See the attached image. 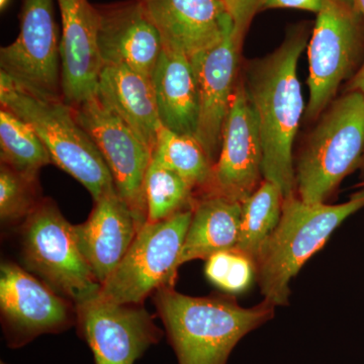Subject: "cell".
Listing matches in <instances>:
<instances>
[{
  "mask_svg": "<svg viewBox=\"0 0 364 364\" xmlns=\"http://www.w3.org/2000/svg\"><path fill=\"white\" fill-rule=\"evenodd\" d=\"M241 47L233 31L220 44L191 58L200 102L196 138L214 164L221 149L225 121L240 79Z\"/></svg>",
  "mask_w": 364,
  "mask_h": 364,
  "instance_id": "14",
  "label": "cell"
},
{
  "mask_svg": "<svg viewBox=\"0 0 364 364\" xmlns=\"http://www.w3.org/2000/svg\"><path fill=\"white\" fill-rule=\"evenodd\" d=\"M154 301L178 364H228L236 345L277 308L267 299L244 308L231 296L196 298L174 287L158 289Z\"/></svg>",
  "mask_w": 364,
  "mask_h": 364,
  "instance_id": "2",
  "label": "cell"
},
{
  "mask_svg": "<svg viewBox=\"0 0 364 364\" xmlns=\"http://www.w3.org/2000/svg\"><path fill=\"white\" fill-rule=\"evenodd\" d=\"M347 91H358L364 97V59L358 70L355 72L346 87Z\"/></svg>",
  "mask_w": 364,
  "mask_h": 364,
  "instance_id": "30",
  "label": "cell"
},
{
  "mask_svg": "<svg viewBox=\"0 0 364 364\" xmlns=\"http://www.w3.org/2000/svg\"><path fill=\"white\" fill-rule=\"evenodd\" d=\"M306 47V28H294L272 54L249 62L243 78L259 124L263 179L279 186L284 198L296 195L293 149L306 109L298 64Z\"/></svg>",
  "mask_w": 364,
  "mask_h": 364,
  "instance_id": "1",
  "label": "cell"
},
{
  "mask_svg": "<svg viewBox=\"0 0 364 364\" xmlns=\"http://www.w3.org/2000/svg\"><path fill=\"white\" fill-rule=\"evenodd\" d=\"M363 154L364 97L346 90L318 117L294 158L296 195L306 203H325L360 168Z\"/></svg>",
  "mask_w": 364,
  "mask_h": 364,
  "instance_id": "5",
  "label": "cell"
},
{
  "mask_svg": "<svg viewBox=\"0 0 364 364\" xmlns=\"http://www.w3.org/2000/svg\"><path fill=\"white\" fill-rule=\"evenodd\" d=\"M326 0H267L263 9H294L318 14L324 9Z\"/></svg>",
  "mask_w": 364,
  "mask_h": 364,
  "instance_id": "29",
  "label": "cell"
},
{
  "mask_svg": "<svg viewBox=\"0 0 364 364\" xmlns=\"http://www.w3.org/2000/svg\"><path fill=\"white\" fill-rule=\"evenodd\" d=\"M0 104L32 127L53 164L80 182L93 202L116 191L102 153L63 98L33 95L0 72Z\"/></svg>",
  "mask_w": 364,
  "mask_h": 364,
  "instance_id": "4",
  "label": "cell"
},
{
  "mask_svg": "<svg viewBox=\"0 0 364 364\" xmlns=\"http://www.w3.org/2000/svg\"><path fill=\"white\" fill-rule=\"evenodd\" d=\"M72 107L78 123L102 153L117 195L130 207L142 228L147 222L144 183L152 151L97 92Z\"/></svg>",
  "mask_w": 364,
  "mask_h": 364,
  "instance_id": "9",
  "label": "cell"
},
{
  "mask_svg": "<svg viewBox=\"0 0 364 364\" xmlns=\"http://www.w3.org/2000/svg\"><path fill=\"white\" fill-rule=\"evenodd\" d=\"M21 243L26 269L60 296L77 304L100 293L102 286L81 252L74 225L53 200L43 198L26 218Z\"/></svg>",
  "mask_w": 364,
  "mask_h": 364,
  "instance_id": "6",
  "label": "cell"
},
{
  "mask_svg": "<svg viewBox=\"0 0 364 364\" xmlns=\"http://www.w3.org/2000/svg\"><path fill=\"white\" fill-rule=\"evenodd\" d=\"M1 364H4V363H1ZM4 364H6V363H4Z\"/></svg>",
  "mask_w": 364,
  "mask_h": 364,
  "instance_id": "35",
  "label": "cell"
},
{
  "mask_svg": "<svg viewBox=\"0 0 364 364\" xmlns=\"http://www.w3.org/2000/svg\"><path fill=\"white\" fill-rule=\"evenodd\" d=\"M191 217L193 210H188L163 221L146 223L98 296L117 304L142 305L153 291L174 287Z\"/></svg>",
  "mask_w": 364,
  "mask_h": 364,
  "instance_id": "8",
  "label": "cell"
},
{
  "mask_svg": "<svg viewBox=\"0 0 364 364\" xmlns=\"http://www.w3.org/2000/svg\"><path fill=\"white\" fill-rule=\"evenodd\" d=\"M42 200L38 177L26 176L1 163L0 217L2 222L26 220Z\"/></svg>",
  "mask_w": 364,
  "mask_h": 364,
  "instance_id": "26",
  "label": "cell"
},
{
  "mask_svg": "<svg viewBox=\"0 0 364 364\" xmlns=\"http://www.w3.org/2000/svg\"><path fill=\"white\" fill-rule=\"evenodd\" d=\"M205 272L212 284L234 294L248 289L255 275V267L253 261L243 254L229 250L208 257Z\"/></svg>",
  "mask_w": 364,
  "mask_h": 364,
  "instance_id": "27",
  "label": "cell"
},
{
  "mask_svg": "<svg viewBox=\"0 0 364 364\" xmlns=\"http://www.w3.org/2000/svg\"><path fill=\"white\" fill-rule=\"evenodd\" d=\"M61 13V90L77 107L95 95L104 63L98 49L100 13L88 0H56Z\"/></svg>",
  "mask_w": 364,
  "mask_h": 364,
  "instance_id": "15",
  "label": "cell"
},
{
  "mask_svg": "<svg viewBox=\"0 0 364 364\" xmlns=\"http://www.w3.org/2000/svg\"><path fill=\"white\" fill-rule=\"evenodd\" d=\"M262 164L259 124L240 78L223 128L221 149L213 167L212 181L198 196H224L242 203L262 182Z\"/></svg>",
  "mask_w": 364,
  "mask_h": 364,
  "instance_id": "12",
  "label": "cell"
},
{
  "mask_svg": "<svg viewBox=\"0 0 364 364\" xmlns=\"http://www.w3.org/2000/svg\"><path fill=\"white\" fill-rule=\"evenodd\" d=\"M75 315L95 364H135L163 337L142 305L105 301L98 294L75 304Z\"/></svg>",
  "mask_w": 364,
  "mask_h": 364,
  "instance_id": "11",
  "label": "cell"
},
{
  "mask_svg": "<svg viewBox=\"0 0 364 364\" xmlns=\"http://www.w3.org/2000/svg\"><path fill=\"white\" fill-rule=\"evenodd\" d=\"M354 4L364 18V0H354Z\"/></svg>",
  "mask_w": 364,
  "mask_h": 364,
  "instance_id": "31",
  "label": "cell"
},
{
  "mask_svg": "<svg viewBox=\"0 0 364 364\" xmlns=\"http://www.w3.org/2000/svg\"><path fill=\"white\" fill-rule=\"evenodd\" d=\"M161 36L163 47L188 55L202 54L220 44L234 25L223 0H143Z\"/></svg>",
  "mask_w": 364,
  "mask_h": 364,
  "instance_id": "17",
  "label": "cell"
},
{
  "mask_svg": "<svg viewBox=\"0 0 364 364\" xmlns=\"http://www.w3.org/2000/svg\"><path fill=\"white\" fill-rule=\"evenodd\" d=\"M140 229L117 191L95 200L88 219L74 226L81 252L100 286L123 260Z\"/></svg>",
  "mask_w": 364,
  "mask_h": 364,
  "instance_id": "18",
  "label": "cell"
},
{
  "mask_svg": "<svg viewBox=\"0 0 364 364\" xmlns=\"http://www.w3.org/2000/svg\"><path fill=\"white\" fill-rule=\"evenodd\" d=\"M363 208L364 186L339 205L306 203L296 195L286 196L279 225L254 261L264 299L275 306L289 305L291 279L333 232Z\"/></svg>",
  "mask_w": 364,
  "mask_h": 364,
  "instance_id": "3",
  "label": "cell"
},
{
  "mask_svg": "<svg viewBox=\"0 0 364 364\" xmlns=\"http://www.w3.org/2000/svg\"><path fill=\"white\" fill-rule=\"evenodd\" d=\"M60 40L54 0H21L20 33L0 50V72L33 95L63 98Z\"/></svg>",
  "mask_w": 364,
  "mask_h": 364,
  "instance_id": "10",
  "label": "cell"
},
{
  "mask_svg": "<svg viewBox=\"0 0 364 364\" xmlns=\"http://www.w3.org/2000/svg\"><path fill=\"white\" fill-rule=\"evenodd\" d=\"M152 159L189 182L196 196L205 191L212 181L214 163L195 136L181 135L161 126Z\"/></svg>",
  "mask_w": 364,
  "mask_h": 364,
  "instance_id": "23",
  "label": "cell"
},
{
  "mask_svg": "<svg viewBox=\"0 0 364 364\" xmlns=\"http://www.w3.org/2000/svg\"><path fill=\"white\" fill-rule=\"evenodd\" d=\"M0 158L2 164L33 177L51 164L47 148L32 127L13 112L0 109Z\"/></svg>",
  "mask_w": 364,
  "mask_h": 364,
  "instance_id": "24",
  "label": "cell"
},
{
  "mask_svg": "<svg viewBox=\"0 0 364 364\" xmlns=\"http://www.w3.org/2000/svg\"><path fill=\"white\" fill-rule=\"evenodd\" d=\"M97 92L153 152L162 124L152 78L128 67L104 65Z\"/></svg>",
  "mask_w": 364,
  "mask_h": 364,
  "instance_id": "19",
  "label": "cell"
},
{
  "mask_svg": "<svg viewBox=\"0 0 364 364\" xmlns=\"http://www.w3.org/2000/svg\"><path fill=\"white\" fill-rule=\"evenodd\" d=\"M359 170H360V177H361V179H363V181H361V182H363V181H364V154H363V160H361L360 168H359Z\"/></svg>",
  "mask_w": 364,
  "mask_h": 364,
  "instance_id": "33",
  "label": "cell"
},
{
  "mask_svg": "<svg viewBox=\"0 0 364 364\" xmlns=\"http://www.w3.org/2000/svg\"><path fill=\"white\" fill-rule=\"evenodd\" d=\"M242 203L220 196H198L179 256V267L233 250L238 240Z\"/></svg>",
  "mask_w": 364,
  "mask_h": 364,
  "instance_id": "21",
  "label": "cell"
},
{
  "mask_svg": "<svg viewBox=\"0 0 364 364\" xmlns=\"http://www.w3.org/2000/svg\"><path fill=\"white\" fill-rule=\"evenodd\" d=\"M152 81L162 126L181 135L196 136L200 102L191 58L163 47Z\"/></svg>",
  "mask_w": 364,
  "mask_h": 364,
  "instance_id": "20",
  "label": "cell"
},
{
  "mask_svg": "<svg viewBox=\"0 0 364 364\" xmlns=\"http://www.w3.org/2000/svg\"><path fill=\"white\" fill-rule=\"evenodd\" d=\"M358 188H363L364 186V181L360 182V183L358 184Z\"/></svg>",
  "mask_w": 364,
  "mask_h": 364,
  "instance_id": "34",
  "label": "cell"
},
{
  "mask_svg": "<svg viewBox=\"0 0 364 364\" xmlns=\"http://www.w3.org/2000/svg\"><path fill=\"white\" fill-rule=\"evenodd\" d=\"M147 222L157 223L193 210L196 188L176 172L151 160L144 183Z\"/></svg>",
  "mask_w": 364,
  "mask_h": 364,
  "instance_id": "25",
  "label": "cell"
},
{
  "mask_svg": "<svg viewBox=\"0 0 364 364\" xmlns=\"http://www.w3.org/2000/svg\"><path fill=\"white\" fill-rule=\"evenodd\" d=\"M364 51V18L354 0H326L308 44L310 97L305 121L316 122L358 70Z\"/></svg>",
  "mask_w": 364,
  "mask_h": 364,
  "instance_id": "7",
  "label": "cell"
},
{
  "mask_svg": "<svg viewBox=\"0 0 364 364\" xmlns=\"http://www.w3.org/2000/svg\"><path fill=\"white\" fill-rule=\"evenodd\" d=\"M0 310L11 348L43 334L64 331L73 323L67 299L14 263H4L0 268Z\"/></svg>",
  "mask_w": 364,
  "mask_h": 364,
  "instance_id": "13",
  "label": "cell"
},
{
  "mask_svg": "<svg viewBox=\"0 0 364 364\" xmlns=\"http://www.w3.org/2000/svg\"><path fill=\"white\" fill-rule=\"evenodd\" d=\"M284 198L279 186L263 179L252 195L242 203L240 228L234 251L254 263L279 225Z\"/></svg>",
  "mask_w": 364,
  "mask_h": 364,
  "instance_id": "22",
  "label": "cell"
},
{
  "mask_svg": "<svg viewBox=\"0 0 364 364\" xmlns=\"http://www.w3.org/2000/svg\"><path fill=\"white\" fill-rule=\"evenodd\" d=\"M9 2H11V0H0V9H1V11H4L6 9Z\"/></svg>",
  "mask_w": 364,
  "mask_h": 364,
  "instance_id": "32",
  "label": "cell"
},
{
  "mask_svg": "<svg viewBox=\"0 0 364 364\" xmlns=\"http://www.w3.org/2000/svg\"><path fill=\"white\" fill-rule=\"evenodd\" d=\"M267 0H223L234 25V35L243 44L254 16L262 11Z\"/></svg>",
  "mask_w": 364,
  "mask_h": 364,
  "instance_id": "28",
  "label": "cell"
},
{
  "mask_svg": "<svg viewBox=\"0 0 364 364\" xmlns=\"http://www.w3.org/2000/svg\"><path fill=\"white\" fill-rule=\"evenodd\" d=\"M97 9L98 49L104 65L128 67L152 78L163 43L143 0H127Z\"/></svg>",
  "mask_w": 364,
  "mask_h": 364,
  "instance_id": "16",
  "label": "cell"
}]
</instances>
